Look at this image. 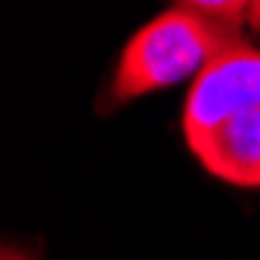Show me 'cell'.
<instances>
[{
    "label": "cell",
    "instance_id": "cell-3",
    "mask_svg": "<svg viewBox=\"0 0 260 260\" xmlns=\"http://www.w3.org/2000/svg\"><path fill=\"white\" fill-rule=\"evenodd\" d=\"M186 143L208 174L245 189L260 186V103L226 112L214 124L186 134Z\"/></svg>",
    "mask_w": 260,
    "mask_h": 260
},
{
    "label": "cell",
    "instance_id": "cell-6",
    "mask_svg": "<svg viewBox=\"0 0 260 260\" xmlns=\"http://www.w3.org/2000/svg\"><path fill=\"white\" fill-rule=\"evenodd\" d=\"M4 260H25V257H19V254H13V251H7V254H4Z\"/></svg>",
    "mask_w": 260,
    "mask_h": 260
},
{
    "label": "cell",
    "instance_id": "cell-1",
    "mask_svg": "<svg viewBox=\"0 0 260 260\" xmlns=\"http://www.w3.org/2000/svg\"><path fill=\"white\" fill-rule=\"evenodd\" d=\"M236 41L239 35L233 31L202 19L192 10L174 7L146 22L127 41L112 78V100L130 103L137 96L202 75L205 65Z\"/></svg>",
    "mask_w": 260,
    "mask_h": 260
},
{
    "label": "cell",
    "instance_id": "cell-5",
    "mask_svg": "<svg viewBox=\"0 0 260 260\" xmlns=\"http://www.w3.org/2000/svg\"><path fill=\"white\" fill-rule=\"evenodd\" d=\"M248 25L254 31H260V0H254V7H251V16H248Z\"/></svg>",
    "mask_w": 260,
    "mask_h": 260
},
{
    "label": "cell",
    "instance_id": "cell-2",
    "mask_svg": "<svg viewBox=\"0 0 260 260\" xmlns=\"http://www.w3.org/2000/svg\"><path fill=\"white\" fill-rule=\"evenodd\" d=\"M251 103H260V50L236 41L214 56L202 75H195L183 106V134H195L226 112Z\"/></svg>",
    "mask_w": 260,
    "mask_h": 260
},
{
    "label": "cell",
    "instance_id": "cell-4",
    "mask_svg": "<svg viewBox=\"0 0 260 260\" xmlns=\"http://www.w3.org/2000/svg\"><path fill=\"white\" fill-rule=\"evenodd\" d=\"M177 7L192 10L202 19H208V22H214V25H220L226 31H233V35H239V28L251 16L254 0H177Z\"/></svg>",
    "mask_w": 260,
    "mask_h": 260
}]
</instances>
